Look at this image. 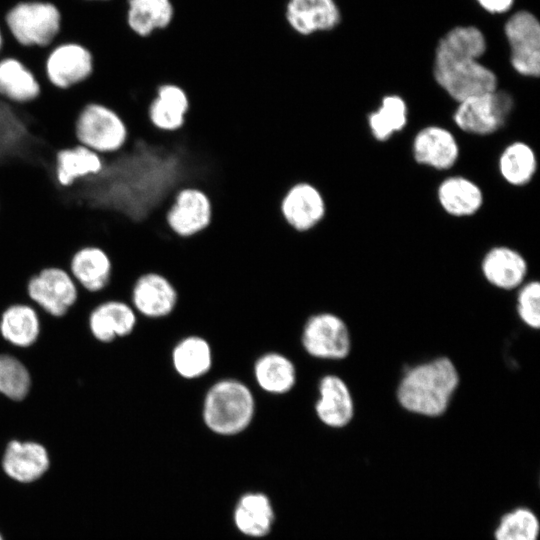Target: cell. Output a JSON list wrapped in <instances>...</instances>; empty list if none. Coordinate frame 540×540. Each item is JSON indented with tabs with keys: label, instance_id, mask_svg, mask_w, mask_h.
<instances>
[{
	"label": "cell",
	"instance_id": "obj_1",
	"mask_svg": "<svg viewBox=\"0 0 540 540\" xmlns=\"http://www.w3.org/2000/svg\"><path fill=\"white\" fill-rule=\"evenodd\" d=\"M485 51V36L475 26L452 28L439 40L433 76L457 103L497 89L496 74L479 62Z\"/></svg>",
	"mask_w": 540,
	"mask_h": 540
},
{
	"label": "cell",
	"instance_id": "obj_2",
	"mask_svg": "<svg viewBox=\"0 0 540 540\" xmlns=\"http://www.w3.org/2000/svg\"><path fill=\"white\" fill-rule=\"evenodd\" d=\"M459 383L453 362L440 357L407 371L398 390V401L406 410L435 417L443 414Z\"/></svg>",
	"mask_w": 540,
	"mask_h": 540
},
{
	"label": "cell",
	"instance_id": "obj_3",
	"mask_svg": "<svg viewBox=\"0 0 540 540\" xmlns=\"http://www.w3.org/2000/svg\"><path fill=\"white\" fill-rule=\"evenodd\" d=\"M63 21L60 7L50 0H19L4 14L13 41L6 48L44 52L60 40Z\"/></svg>",
	"mask_w": 540,
	"mask_h": 540
},
{
	"label": "cell",
	"instance_id": "obj_4",
	"mask_svg": "<svg viewBox=\"0 0 540 540\" xmlns=\"http://www.w3.org/2000/svg\"><path fill=\"white\" fill-rule=\"evenodd\" d=\"M256 401L251 389L233 378L219 379L206 391L202 420L212 433L231 437L244 432L253 422Z\"/></svg>",
	"mask_w": 540,
	"mask_h": 540
},
{
	"label": "cell",
	"instance_id": "obj_5",
	"mask_svg": "<svg viewBox=\"0 0 540 540\" xmlns=\"http://www.w3.org/2000/svg\"><path fill=\"white\" fill-rule=\"evenodd\" d=\"M73 139L108 159L120 153L129 141L128 126L112 106L88 100L77 110L72 123Z\"/></svg>",
	"mask_w": 540,
	"mask_h": 540
},
{
	"label": "cell",
	"instance_id": "obj_6",
	"mask_svg": "<svg viewBox=\"0 0 540 540\" xmlns=\"http://www.w3.org/2000/svg\"><path fill=\"white\" fill-rule=\"evenodd\" d=\"M38 72L47 88L69 92L93 77L95 57L86 44L60 39L43 52Z\"/></svg>",
	"mask_w": 540,
	"mask_h": 540
},
{
	"label": "cell",
	"instance_id": "obj_7",
	"mask_svg": "<svg viewBox=\"0 0 540 540\" xmlns=\"http://www.w3.org/2000/svg\"><path fill=\"white\" fill-rule=\"evenodd\" d=\"M513 108L512 96L506 91L496 89L459 102L453 121L466 133L486 136L497 132L506 124Z\"/></svg>",
	"mask_w": 540,
	"mask_h": 540
},
{
	"label": "cell",
	"instance_id": "obj_8",
	"mask_svg": "<svg viewBox=\"0 0 540 540\" xmlns=\"http://www.w3.org/2000/svg\"><path fill=\"white\" fill-rule=\"evenodd\" d=\"M44 90L39 72L21 55L6 51L0 56V101L23 109L36 103Z\"/></svg>",
	"mask_w": 540,
	"mask_h": 540
},
{
	"label": "cell",
	"instance_id": "obj_9",
	"mask_svg": "<svg viewBox=\"0 0 540 540\" xmlns=\"http://www.w3.org/2000/svg\"><path fill=\"white\" fill-rule=\"evenodd\" d=\"M301 344L312 357L340 360L349 354L351 339L349 330L340 317L322 312L312 315L305 322Z\"/></svg>",
	"mask_w": 540,
	"mask_h": 540
},
{
	"label": "cell",
	"instance_id": "obj_10",
	"mask_svg": "<svg viewBox=\"0 0 540 540\" xmlns=\"http://www.w3.org/2000/svg\"><path fill=\"white\" fill-rule=\"evenodd\" d=\"M107 159L76 142L57 148L51 156L50 173L57 188L63 191L99 177Z\"/></svg>",
	"mask_w": 540,
	"mask_h": 540
},
{
	"label": "cell",
	"instance_id": "obj_11",
	"mask_svg": "<svg viewBox=\"0 0 540 540\" xmlns=\"http://www.w3.org/2000/svg\"><path fill=\"white\" fill-rule=\"evenodd\" d=\"M510 47V63L522 76L540 74V24L528 11L513 14L504 26Z\"/></svg>",
	"mask_w": 540,
	"mask_h": 540
},
{
	"label": "cell",
	"instance_id": "obj_12",
	"mask_svg": "<svg viewBox=\"0 0 540 540\" xmlns=\"http://www.w3.org/2000/svg\"><path fill=\"white\" fill-rule=\"evenodd\" d=\"M3 473L13 482L29 485L39 481L51 466L47 447L36 440H9L1 455Z\"/></svg>",
	"mask_w": 540,
	"mask_h": 540
},
{
	"label": "cell",
	"instance_id": "obj_13",
	"mask_svg": "<svg viewBox=\"0 0 540 540\" xmlns=\"http://www.w3.org/2000/svg\"><path fill=\"white\" fill-rule=\"evenodd\" d=\"M29 296L49 314L63 316L77 298L72 276L63 268L48 266L28 282Z\"/></svg>",
	"mask_w": 540,
	"mask_h": 540
},
{
	"label": "cell",
	"instance_id": "obj_14",
	"mask_svg": "<svg viewBox=\"0 0 540 540\" xmlns=\"http://www.w3.org/2000/svg\"><path fill=\"white\" fill-rule=\"evenodd\" d=\"M211 218L212 205L209 197L194 187L180 189L166 213L167 225L181 238L198 235L210 225Z\"/></svg>",
	"mask_w": 540,
	"mask_h": 540
},
{
	"label": "cell",
	"instance_id": "obj_15",
	"mask_svg": "<svg viewBox=\"0 0 540 540\" xmlns=\"http://www.w3.org/2000/svg\"><path fill=\"white\" fill-rule=\"evenodd\" d=\"M280 211L293 230L304 233L314 229L324 219L326 202L317 187L308 182H299L283 196Z\"/></svg>",
	"mask_w": 540,
	"mask_h": 540
},
{
	"label": "cell",
	"instance_id": "obj_16",
	"mask_svg": "<svg viewBox=\"0 0 540 540\" xmlns=\"http://www.w3.org/2000/svg\"><path fill=\"white\" fill-rule=\"evenodd\" d=\"M284 18L293 33L309 37L337 27L341 12L335 0H286Z\"/></svg>",
	"mask_w": 540,
	"mask_h": 540
},
{
	"label": "cell",
	"instance_id": "obj_17",
	"mask_svg": "<svg viewBox=\"0 0 540 540\" xmlns=\"http://www.w3.org/2000/svg\"><path fill=\"white\" fill-rule=\"evenodd\" d=\"M231 520L239 534L260 540L273 530L276 523L275 507L266 493L247 491L235 501Z\"/></svg>",
	"mask_w": 540,
	"mask_h": 540
},
{
	"label": "cell",
	"instance_id": "obj_18",
	"mask_svg": "<svg viewBox=\"0 0 540 540\" xmlns=\"http://www.w3.org/2000/svg\"><path fill=\"white\" fill-rule=\"evenodd\" d=\"M132 302L135 309L148 318H163L170 315L178 302V293L160 271L142 273L134 283Z\"/></svg>",
	"mask_w": 540,
	"mask_h": 540
},
{
	"label": "cell",
	"instance_id": "obj_19",
	"mask_svg": "<svg viewBox=\"0 0 540 540\" xmlns=\"http://www.w3.org/2000/svg\"><path fill=\"white\" fill-rule=\"evenodd\" d=\"M412 153L418 164L444 171L455 165L460 155V147L450 130L429 125L414 136Z\"/></svg>",
	"mask_w": 540,
	"mask_h": 540
},
{
	"label": "cell",
	"instance_id": "obj_20",
	"mask_svg": "<svg viewBox=\"0 0 540 540\" xmlns=\"http://www.w3.org/2000/svg\"><path fill=\"white\" fill-rule=\"evenodd\" d=\"M69 269L87 290L95 292L103 289L109 282L113 262L110 253L97 243L79 245L71 254Z\"/></svg>",
	"mask_w": 540,
	"mask_h": 540
},
{
	"label": "cell",
	"instance_id": "obj_21",
	"mask_svg": "<svg viewBox=\"0 0 540 540\" xmlns=\"http://www.w3.org/2000/svg\"><path fill=\"white\" fill-rule=\"evenodd\" d=\"M319 398L315 403L318 419L331 428H342L353 418L354 403L346 383L338 376H323L318 385Z\"/></svg>",
	"mask_w": 540,
	"mask_h": 540
},
{
	"label": "cell",
	"instance_id": "obj_22",
	"mask_svg": "<svg viewBox=\"0 0 540 540\" xmlns=\"http://www.w3.org/2000/svg\"><path fill=\"white\" fill-rule=\"evenodd\" d=\"M125 21L130 33L147 40L166 30L175 17L172 0H125Z\"/></svg>",
	"mask_w": 540,
	"mask_h": 540
},
{
	"label": "cell",
	"instance_id": "obj_23",
	"mask_svg": "<svg viewBox=\"0 0 540 540\" xmlns=\"http://www.w3.org/2000/svg\"><path fill=\"white\" fill-rule=\"evenodd\" d=\"M437 200L441 208L453 217H469L476 214L484 202V194L478 184L464 176H449L437 188Z\"/></svg>",
	"mask_w": 540,
	"mask_h": 540
},
{
	"label": "cell",
	"instance_id": "obj_24",
	"mask_svg": "<svg viewBox=\"0 0 540 540\" xmlns=\"http://www.w3.org/2000/svg\"><path fill=\"white\" fill-rule=\"evenodd\" d=\"M189 109V100L185 91L175 84H162L148 107V119L151 125L163 132L179 130Z\"/></svg>",
	"mask_w": 540,
	"mask_h": 540
},
{
	"label": "cell",
	"instance_id": "obj_25",
	"mask_svg": "<svg viewBox=\"0 0 540 540\" xmlns=\"http://www.w3.org/2000/svg\"><path fill=\"white\" fill-rule=\"evenodd\" d=\"M481 269L489 283L509 290L523 282L527 273V263L516 250L506 246H497L485 254Z\"/></svg>",
	"mask_w": 540,
	"mask_h": 540
},
{
	"label": "cell",
	"instance_id": "obj_26",
	"mask_svg": "<svg viewBox=\"0 0 540 540\" xmlns=\"http://www.w3.org/2000/svg\"><path fill=\"white\" fill-rule=\"evenodd\" d=\"M254 379L259 388L272 395L290 392L297 381V371L293 361L279 352L260 355L253 366Z\"/></svg>",
	"mask_w": 540,
	"mask_h": 540
},
{
	"label": "cell",
	"instance_id": "obj_27",
	"mask_svg": "<svg viewBox=\"0 0 540 540\" xmlns=\"http://www.w3.org/2000/svg\"><path fill=\"white\" fill-rule=\"evenodd\" d=\"M172 366L183 379L195 380L206 375L213 365L210 343L198 335L179 340L171 353Z\"/></svg>",
	"mask_w": 540,
	"mask_h": 540
},
{
	"label": "cell",
	"instance_id": "obj_28",
	"mask_svg": "<svg viewBox=\"0 0 540 540\" xmlns=\"http://www.w3.org/2000/svg\"><path fill=\"white\" fill-rule=\"evenodd\" d=\"M136 325L132 307L121 301H107L97 306L89 318V326L96 339L111 342L115 337L130 334Z\"/></svg>",
	"mask_w": 540,
	"mask_h": 540
},
{
	"label": "cell",
	"instance_id": "obj_29",
	"mask_svg": "<svg viewBox=\"0 0 540 540\" xmlns=\"http://www.w3.org/2000/svg\"><path fill=\"white\" fill-rule=\"evenodd\" d=\"M501 177L510 185L521 187L528 184L537 170V158L533 148L523 141H514L501 152L498 160Z\"/></svg>",
	"mask_w": 540,
	"mask_h": 540
},
{
	"label": "cell",
	"instance_id": "obj_30",
	"mask_svg": "<svg viewBox=\"0 0 540 540\" xmlns=\"http://www.w3.org/2000/svg\"><path fill=\"white\" fill-rule=\"evenodd\" d=\"M39 331L37 313L28 305H12L1 316L0 332L5 340L15 346L32 345L37 340Z\"/></svg>",
	"mask_w": 540,
	"mask_h": 540
},
{
	"label": "cell",
	"instance_id": "obj_31",
	"mask_svg": "<svg viewBox=\"0 0 540 540\" xmlns=\"http://www.w3.org/2000/svg\"><path fill=\"white\" fill-rule=\"evenodd\" d=\"M408 119L406 101L397 94L382 98L377 110L367 117L369 130L377 141H386L404 129Z\"/></svg>",
	"mask_w": 540,
	"mask_h": 540
},
{
	"label": "cell",
	"instance_id": "obj_32",
	"mask_svg": "<svg viewBox=\"0 0 540 540\" xmlns=\"http://www.w3.org/2000/svg\"><path fill=\"white\" fill-rule=\"evenodd\" d=\"M31 379L27 368L15 357L0 354V393L22 400L29 392Z\"/></svg>",
	"mask_w": 540,
	"mask_h": 540
},
{
	"label": "cell",
	"instance_id": "obj_33",
	"mask_svg": "<svg viewBox=\"0 0 540 540\" xmlns=\"http://www.w3.org/2000/svg\"><path fill=\"white\" fill-rule=\"evenodd\" d=\"M539 522L527 509L506 514L495 532L496 540H537Z\"/></svg>",
	"mask_w": 540,
	"mask_h": 540
},
{
	"label": "cell",
	"instance_id": "obj_34",
	"mask_svg": "<svg viewBox=\"0 0 540 540\" xmlns=\"http://www.w3.org/2000/svg\"><path fill=\"white\" fill-rule=\"evenodd\" d=\"M517 312L521 320L531 328L540 325V284L537 281L527 283L518 294Z\"/></svg>",
	"mask_w": 540,
	"mask_h": 540
},
{
	"label": "cell",
	"instance_id": "obj_35",
	"mask_svg": "<svg viewBox=\"0 0 540 540\" xmlns=\"http://www.w3.org/2000/svg\"><path fill=\"white\" fill-rule=\"evenodd\" d=\"M477 2L490 13H504L513 4V0H477Z\"/></svg>",
	"mask_w": 540,
	"mask_h": 540
},
{
	"label": "cell",
	"instance_id": "obj_36",
	"mask_svg": "<svg viewBox=\"0 0 540 540\" xmlns=\"http://www.w3.org/2000/svg\"><path fill=\"white\" fill-rule=\"evenodd\" d=\"M6 45H7L6 38L4 36L2 28L0 26V56L4 54L5 49H6Z\"/></svg>",
	"mask_w": 540,
	"mask_h": 540
},
{
	"label": "cell",
	"instance_id": "obj_37",
	"mask_svg": "<svg viewBox=\"0 0 540 540\" xmlns=\"http://www.w3.org/2000/svg\"><path fill=\"white\" fill-rule=\"evenodd\" d=\"M82 1L90 2V3H105V2H110L112 0H82Z\"/></svg>",
	"mask_w": 540,
	"mask_h": 540
},
{
	"label": "cell",
	"instance_id": "obj_38",
	"mask_svg": "<svg viewBox=\"0 0 540 540\" xmlns=\"http://www.w3.org/2000/svg\"><path fill=\"white\" fill-rule=\"evenodd\" d=\"M0 540H5L1 532H0Z\"/></svg>",
	"mask_w": 540,
	"mask_h": 540
}]
</instances>
